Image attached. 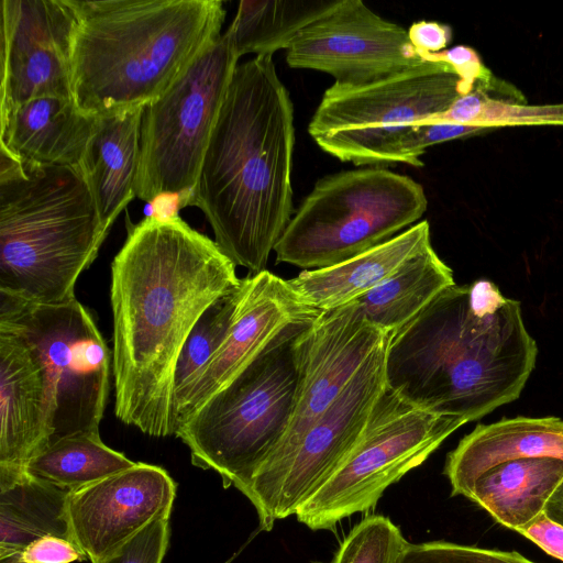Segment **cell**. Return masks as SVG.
<instances>
[{"label": "cell", "mask_w": 563, "mask_h": 563, "mask_svg": "<svg viewBox=\"0 0 563 563\" xmlns=\"http://www.w3.org/2000/svg\"><path fill=\"white\" fill-rule=\"evenodd\" d=\"M464 423L419 409L386 388L355 446L299 506L297 520L313 531L331 530L344 518L373 508L388 486L421 465Z\"/></svg>", "instance_id": "9"}, {"label": "cell", "mask_w": 563, "mask_h": 563, "mask_svg": "<svg viewBox=\"0 0 563 563\" xmlns=\"http://www.w3.org/2000/svg\"><path fill=\"white\" fill-rule=\"evenodd\" d=\"M387 340L296 444L257 470L245 496L256 509L261 529L269 531L276 520L295 515L355 446L386 389Z\"/></svg>", "instance_id": "12"}, {"label": "cell", "mask_w": 563, "mask_h": 563, "mask_svg": "<svg viewBox=\"0 0 563 563\" xmlns=\"http://www.w3.org/2000/svg\"><path fill=\"white\" fill-rule=\"evenodd\" d=\"M422 59L449 64L460 77V95L473 90L477 82H489L495 76L468 46L457 45L438 53L424 54Z\"/></svg>", "instance_id": "33"}, {"label": "cell", "mask_w": 563, "mask_h": 563, "mask_svg": "<svg viewBox=\"0 0 563 563\" xmlns=\"http://www.w3.org/2000/svg\"><path fill=\"white\" fill-rule=\"evenodd\" d=\"M0 114L42 97L71 98L67 0H2Z\"/></svg>", "instance_id": "14"}, {"label": "cell", "mask_w": 563, "mask_h": 563, "mask_svg": "<svg viewBox=\"0 0 563 563\" xmlns=\"http://www.w3.org/2000/svg\"><path fill=\"white\" fill-rule=\"evenodd\" d=\"M408 37L420 56H422L444 51L452 38V31L449 25L439 22L418 21L410 25Z\"/></svg>", "instance_id": "36"}, {"label": "cell", "mask_w": 563, "mask_h": 563, "mask_svg": "<svg viewBox=\"0 0 563 563\" xmlns=\"http://www.w3.org/2000/svg\"><path fill=\"white\" fill-rule=\"evenodd\" d=\"M489 82H477L472 91L460 95L446 111L419 123L451 122L486 130L515 125H563V103L529 106L526 100L488 92Z\"/></svg>", "instance_id": "27"}, {"label": "cell", "mask_w": 563, "mask_h": 563, "mask_svg": "<svg viewBox=\"0 0 563 563\" xmlns=\"http://www.w3.org/2000/svg\"><path fill=\"white\" fill-rule=\"evenodd\" d=\"M460 77L446 63L423 59L385 80L362 87L332 85L308 132L318 146L356 166L390 163L399 137L449 109L460 96Z\"/></svg>", "instance_id": "8"}, {"label": "cell", "mask_w": 563, "mask_h": 563, "mask_svg": "<svg viewBox=\"0 0 563 563\" xmlns=\"http://www.w3.org/2000/svg\"><path fill=\"white\" fill-rule=\"evenodd\" d=\"M95 120L71 98L32 99L0 114V151L21 161L78 168Z\"/></svg>", "instance_id": "18"}, {"label": "cell", "mask_w": 563, "mask_h": 563, "mask_svg": "<svg viewBox=\"0 0 563 563\" xmlns=\"http://www.w3.org/2000/svg\"><path fill=\"white\" fill-rule=\"evenodd\" d=\"M0 563H22V562H19L14 559H8V560H4V561H0Z\"/></svg>", "instance_id": "39"}, {"label": "cell", "mask_w": 563, "mask_h": 563, "mask_svg": "<svg viewBox=\"0 0 563 563\" xmlns=\"http://www.w3.org/2000/svg\"><path fill=\"white\" fill-rule=\"evenodd\" d=\"M175 497L176 483L163 467L135 463L69 492L71 540L91 563H101L151 522L170 516Z\"/></svg>", "instance_id": "15"}, {"label": "cell", "mask_w": 563, "mask_h": 563, "mask_svg": "<svg viewBox=\"0 0 563 563\" xmlns=\"http://www.w3.org/2000/svg\"><path fill=\"white\" fill-rule=\"evenodd\" d=\"M544 512L552 520L563 525V482L551 496Z\"/></svg>", "instance_id": "38"}, {"label": "cell", "mask_w": 563, "mask_h": 563, "mask_svg": "<svg viewBox=\"0 0 563 563\" xmlns=\"http://www.w3.org/2000/svg\"><path fill=\"white\" fill-rule=\"evenodd\" d=\"M537 355L519 301L489 280L453 285L388 335L386 388L419 409L474 421L520 396Z\"/></svg>", "instance_id": "2"}, {"label": "cell", "mask_w": 563, "mask_h": 563, "mask_svg": "<svg viewBox=\"0 0 563 563\" xmlns=\"http://www.w3.org/2000/svg\"><path fill=\"white\" fill-rule=\"evenodd\" d=\"M144 107L97 117L78 166L108 231L135 197Z\"/></svg>", "instance_id": "21"}, {"label": "cell", "mask_w": 563, "mask_h": 563, "mask_svg": "<svg viewBox=\"0 0 563 563\" xmlns=\"http://www.w3.org/2000/svg\"><path fill=\"white\" fill-rule=\"evenodd\" d=\"M318 314L285 328L229 384L177 423L175 435L189 449L191 463L217 472L224 487L245 495L283 439L300 385L305 334Z\"/></svg>", "instance_id": "6"}, {"label": "cell", "mask_w": 563, "mask_h": 563, "mask_svg": "<svg viewBox=\"0 0 563 563\" xmlns=\"http://www.w3.org/2000/svg\"><path fill=\"white\" fill-rule=\"evenodd\" d=\"M243 282V296L230 331L185 397L176 426L229 384L285 328L321 312L305 305L288 280L267 269Z\"/></svg>", "instance_id": "16"}, {"label": "cell", "mask_w": 563, "mask_h": 563, "mask_svg": "<svg viewBox=\"0 0 563 563\" xmlns=\"http://www.w3.org/2000/svg\"><path fill=\"white\" fill-rule=\"evenodd\" d=\"M423 187L386 168L320 178L296 209L274 252L305 269L332 266L401 233L426 212Z\"/></svg>", "instance_id": "7"}, {"label": "cell", "mask_w": 563, "mask_h": 563, "mask_svg": "<svg viewBox=\"0 0 563 563\" xmlns=\"http://www.w3.org/2000/svg\"><path fill=\"white\" fill-rule=\"evenodd\" d=\"M71 99L88 117L146 106L222 34L220 0H67Z\"/></svg>", "instance_id": "4"}, {"label": "cell", "mask_w": 563, "mask_h": 563, "mask_svg": "<svg viewBox=\"0 0 563 563\" xmlns=\"http://www.w3.org/2000/svg\"><path fill=\"white\" fill-rule=\"evenodd\" d=\"M487 131L483 128L451 122L419 123L411 125L399 137L390 152V163H405L422 167V154L429 146L475 135Z\"/></svg>", "instance_id": "31"}, {"label": "cell", "mask_w": 563, "mask_h": 563, "mask_svg": "<svg viewBox=\"0 0 563 563\" xmlns=\"http://www.w3.org/2000/svg\"><path fill=\"white\" fill-rule=\"evenodd\" d=\"M192 195L194 188L156 195L147 201L150 208L147 218L166 221L179 217L180 209L191 206Z\"/></svg>", "instance_id": "37"}, {"label": "cell", "mask_w": 563, "mask_h": 563, "mask_svg": "<svg viewBox=\"0 0 563 563\" xmlns=\"http://www.w3.org/2000/svg\"><path fill=\"white\" fill-rule=\"evenodd\" d=\"M236 265L179 217L129 229L111 263L112 374L119 420L175 435L174 372L202 312L238 287Z\"/></svg>", "instance_id": "1"}, {"label": "cell", "mask_w": 563, "mask_h": 563, "mask_svg": "<svg viewBox=\"0 0 563 563\" xmlns=\"http://www.w3.org/2000/svg\"><path fill=\"white\" fill-rule=\"evenodd\" d=\"M430 245V224L424 220L347 261L303 269L288 283L300 300L314 310L340 308L377 287Z\"/></svg>", "instance_id": "20"}, {"label": "cell", "mask_w": 563, "mask_h": 563, "mask_svg": "<svg viewBox=\"0 0 563 563\" xmlns=\"http://www.w3.org/2000/svg\"><path fill=\"white\" fill-rule=\"evenodd\" d=\"M407 545L389 518L372 515L350 531L329 563H399Z\"/></svg>", "instance_id": "29"}, {"label": "cell", "mask_w": 563, "mask_h": 563, "mask_svg": "<svg viewBox=\"0 0 563 563\" xmlns=\"http://www.w3.org/2000/svg\"><path fill=\"white\" fill-rule=\"evenodd\" d=\"M108 230L77 167L0 151V291L55 305L75 299Z\"/></svg>", "instance_id": "5"}, {"label": "cell", "mask_w": 563, "mask_h": 563, "mask_svg": "<svg viewBox=\"0 0 563 563\" xmlns=\"http://www.w3.org/2000/svg\"><path fill=\"white\" fill-rule=\"evenodd\" d=\"M68 495L26 472L0 474V561L16 556L43 537L71 540Z\"/></svg>", "instance_id": "23"}, {"label": "cell", "mask_w": 563, "mask_h": 563, "mask_svg": "<svg viewBox=\"0 0 563 563\" xmlns=\"http://www.w3.org/2000/svg\"><path fill=\"white\" fill-rule=\"evenodd\" d=\"M10 559L22 563H71L87 556L73 540L48 536L35 540Z\"/></svg>", "instance_id": "34"}, {"label": "cell", "mask_w": 563, "mask_h": 563, "mask_svg": "<svg viewBox=\"0 0 563 563\" xmlns=\"http://www.w3.org/2000/svg\"><path fill=\"white\" fill-rule=\"evenodd\" d=\"M244 291V282L213 301L189 332L174 372L175 419L188 391L225 340Z\"/></svg>", "instance_id": "28"}, {"label": "cell", "mask_w": 563, "mask_h": 563, "mask_svg": "<svg viewBox=\"0 0 563 563\" xmlns=\"http://www.w3.org/2000/svg\"><path fill=\"white\" fill-rule=\"evenodd\" d=\"M562 482V459L525 457L487 471L475 482L467 498L498 523L518 532L544 512Z\"/></svg>", "instance_id": "22"}, {"label": "cell", "mask_w": 563, "mask_h": 563, "mask_svg": "<svg viewBox=\"0 0 563 563\" xmlns=\"http://www.w3.org/2000/svg\"><path fill=\"white\" fill-rule=\"evenodd\" d=\"M518 532L563 562V525L552 520L545 512Z\"/></svg>", "instance_id": "35"}, {"label": "cell", "mask_w": 563, "mask_h": 563, "mask_svg": "<svg viewBox=\"0 0 563 563\" xmlns=\"http://www.w3.org/2000/svg\"><path fill=\"white\" fill-rule=\"evenodd\" d=\"M342 0H242L224 32L239 57L273 56L287 49L308 25L332 12Z\"/></svg>", "instance_id": "25"}, {"label": "cell", "mask_w": 563, "mask_h": 563, "mask_svg": "<svg viewBox=\"0 0 563 563\" xmlns=\"http://www.w3.org/2000/svg\"><path fill=\"white\" fill-rule=\"evenodd\" d=\"M169 543V516L146 526L101 563H162Z\"/></svg>", "instance_id": "32"}, {"label": "cell", "mask_w": 563, "mask_h": 563, "mask_svg": "<svg viewBox=\"0 0 563 563\" xmlns=\"http://www.w3.org/2000/svg\"><path fill=\"white\" fill-rule=\"evenodd\" d=\"M289 67L327 73L340 87H362L423 62L408 31L373 12L361 0H342L305 27L286 49Z\"/></svg>", "instance_id": "13"}, {"label": "cell", "mask_w": 563, "mask_h": 563, "mask_svg": "<svg viewBox=\"0 0 563 563\" xmlns=\"http://www.w3.org/2000/svg\"><path fill=\"white\" fill-rule=\"evenodd\" d=\"M453 285L452 269L430 245L355 302L371 324L389 335Z\"/></svg>", "instance_id": "24"}, {"label": "cell", "mask_w": 563, "mask_h": 563, "mask_svg": "<svg viewBox=\"0 0 563 563\" xmlns=\"http://www.w3.org/2000/svg\"><path fill=\"white\" fill-rule=\"evenodd\" d=\"M294 106L273 56L238 64L212 130L191 206L214 242L251 274L266 269L292 212Z\"/></svg>", "instance_id": "3"}, {"label": "cell", "mask_w": 563, "mask_h": 563, "mask_svg": "<svg viewBox=\"0 0 563 563\" xmlns=\"http://www.w3.org/2000/svg\"><path fill=\"white\" fill-rule=\"evenodd\" d=\"M0 473H22L52 438L43 362L19 333L0 325Z\"/></svg>", "instance_id": "17"}, {"label": "cell", "mask_w": 563, "mask_h": 563, "mask_svg": "<svg viewBox=\"0 0 563 563\" xmlns=\"http://www.w3.org/2000/svg\"><path fill=\"white\" fill-rule=\"evenodd\" d=\"M239 58L223 33L144 107L135 197L195 187Z\"/></svg>", "instance_id": "11"}, {"label": "cell", "mask_w": 563, "mask_h": 563, "mask_svg": "<svg viewBox=\"0 0 563 563\" xmlns=\"http://www.w3.org/2000/svg\"><path fill=\"white\" fill-rule=\"evenodd\" d=\"M136 462L106 445L100 435L75 434L58 439L31 459L26 473L68 492H75Z\"/></svg>", "instance_id": "26"}, {"label": "cell", "mask_w": 563, "mask_h": 563, "mask_svg": "<svg viewBox=\"0 0 563 563\" xmlns=\"http://www.w3.org/2000/svg\"><path fill=\"white\" fill-rule=\"evenodd\" d=\"M0 325L22 335L44 364L51 396L49 443L75 434L100 435L112 364L90 312L76 298L44 305L0 291Z\"/></svg>", "instance_id": "10"}, {"label": "cell", "mask_w": 563, "mask_h": 563, "mask_svg": "<svg viewBox=\"0 0 563 563\" xmlns=\"http://www.w3.org/2000/svg\"><path fill=\"white\" fill-rule=\"evenodd\" d=\"M399 563H534L518 552L483 549L446 541L408 543Z\"/></svg>", "instance_id": "30"}, {"label": "cell", "mask_w": 563, "mask_h": 563, "mask_svg": "<svg viewBox=\"0 0 563 563\" xmlns=\"http://www.w3.org/2000/svg\"><path fill=\"white\" fill-rule=\"evenodd\" d=\"M538 456L563 460V420L517 417L478 424L448 454L444 474L452 496L468 497L475 482L493 467Z\"/></svg>", "instance_id": "19"}]
</instances>
